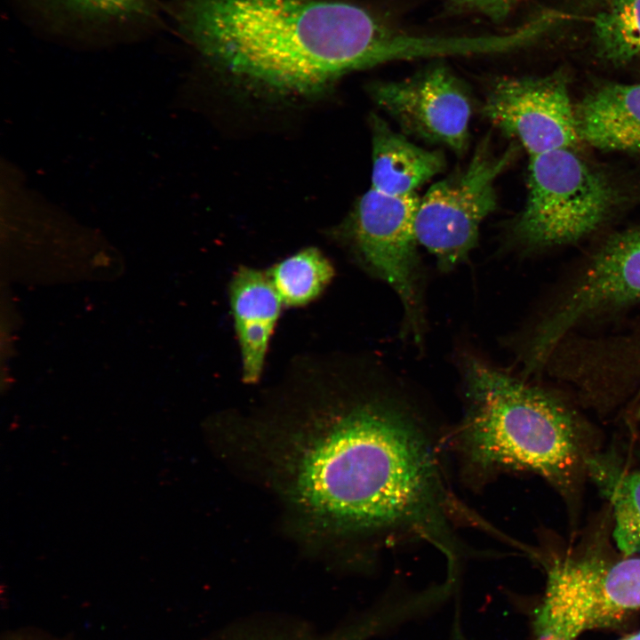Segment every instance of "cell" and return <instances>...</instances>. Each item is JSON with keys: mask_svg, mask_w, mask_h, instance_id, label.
I'll use <instances>...</instances> for the list:
<instances>
[{"mask_svg": "<svg viewBox=\"0 0 640 640\" xmlns=\"http://www.w3.org/2000/svg\"><path fill=\"white\" fill-rule=\"evenodd\" d=\"M639 302L640 225L606 238L537 323L524 348V372L540 369L573 327Z\"/></svg>", "mask_w": 640, "mask_h": 640, "instance_id": "obj_7", "label": "cell"}, {"mask_svg": "<svg viewBox=\"0 0 640 640\" xmlns=\"http://www.w3.org/2000/svg\"><path fill=\"white\" fill-rule=\"evenodd\" d=\"M417 194L393 196L370 188L344 223L347 237L364 265L396 292L404 331L420 342L425 329L415 216Z\"/></svg>", "mask_w": 640, "mask_h": 640, "instance_id": "obj_8", "label": "cell"}, {"mask_svg": "<svg viewBox=\"0 0 640 640\" xmlns=\"http://www.w3.org/2000/svg\"><path fill=\"white\" fill-rule=\"evenodd\" d=\"M179 36L240 81L282 95H310L352 71L420 60L421 35L347 3L171 0Z\"/></svg>", "mask_w": 640, "mask_h": 640, "instance_id": "obj_2", "label": "cell"}, {"mask_svg": "<svg viewBox=\"0 0 640 640\" xmlns=\"http://www.w3.org/2000/svg\"><path fill=\"white\" fill-rule=\"evenodd\" d=\"M597 55L611 64L640 58V0H605L593 20Z\"/></svg>", "mask_w": 640, "mask_h": 640, "instance_id": "obj_15", "label": "cell"}, {"mask_svg": "<svg viewBox=\"0 0 640 640\" xmlns=\"http://www.w3.org/2000/svg\"><path fill=\"white\" fill-rule=\"evenodd\" d=\"M637 640H640V631L637 632Z\"/></svg>", "mask_w": 640, "mask_h": 640, "instance_id": "obj_22", "label": "cell"}, {"mask_svg": "<svg viewBox=\"0 0 640 640\" xmlns=\"http://www.w3.org/2000/svg\"><path fill=\"white\" fill-rule=\"evenodd\" d=\"M229 298L241 349L242 377L254 383L261 375L283 302L267 272L247 267L235 273Z\"/></svg>", "mask_w": 640, "mask_h": 640, "instance_id": "obj_13", "label": "cell"}, {"mask_svg": "<svg viewBox=\"0 0 640 640\" xmlns=\"http://www.w3.org/2000/svg\"><path fill=\"white\" fill-rule=\"evenodd\" d=\"M636 415L640 419V406L637 409Z\"/></svg>", "mask_w": 640, "mask_h": 640, "instance_id": "obj_21", "label": "cell"}, {"mask_svg": "<svg viewBox=\"0 0 640 640\" xmlns=\"http://www.w3.org/2000/svg\"><path fill=\"white\" fill-rule=\"evenodd\" d=\"M622 201L617 184L572 148L530 156L526 201L508 228L509 241L525 252L578 242Z\"/></svg>", "mask_w": 640, "mask_h": 640, "instance_id": "obj_4", "label": "cell"}, {"mask_svg": "<svg viewBox=\"0 0 640 640\" xmlns=\"http://www.w3.org/2000/svg\"><path fill=\"white\" fill-rule=\"evenodd\" d=\"M380 631L374 615L365 612L327 633L313 632L298 623L268 619L228 627L212 640H368Z\"/></svg>", "mask_w": 640, "mask_h": 640, "instance_id": "obj_16", "label": "cell"}, {"mask_svg": "<svg viewBox=\"0 0 640 640\" xmlns=\"http://www.w3.org/2000/svg\"><path fill=\"white\" fill-rule=\"evenodd\" d=\"M545 591L534 640H577L640 611V557L566 551L545 562Z\"/></svg>", "mask_w": 640, "mask_h": 640, "instance_id": "obj_5", "label": "cell"}, {"mask_svg": "<svg viewBox=\"0 0 640 640\" xmlns=\"http://www.w3.org/2000/svg\"><path fill=\"white\" fill-rule=\"evenodd\" d=\"M276 467L289 501L308 522L378 547L424 541L447 566L468 548L463 525L478 526L448 477L447 434L393 391L354 397L285 431Z\"/></svg>", "mask_w": 640, "mask_h": 640, "instance_id": "obj_1", "label": "cell"}, {"mask_svg": "<svg viewBox=\"0 0 640 640\" xmlns=\"http://www.w3.org/2000/svg\"><path fill=\"white\" fill-rule=\"evenodd\" d=\"M370 126L372 188L393 196L413 195L445 169L446 160L441 151L414 144L378 115L371 116Z\"/></svg>", "mask_w": 640, "mask_h": 640, "instance_id": "obj_14", "label": "cell"}, {"mask_svg": "<svg viewBox=\"0 0 640 640\" xmlns=\"http://www.w3.org/2000/svg\"><path fill=\"white\" fill-rule=\"evenodd\" d=\"M515 156L514 145L498 154L486 137L462 169L433 184L420 198L418 243L435 256L441 271L463 263L476 246L483 221L497 206L495 183Z\"/></svg>", "mask_w": 640, "mask_h": 640, "instance_id": "obj_6", "label": "cell"}, {"mask_svg": "<svg viewBox=\"0 0 640 640\" xmlns=\"http://www.w3.org/2000/svg\"><path fill=\"white\" fill-rule=\"evenodd\" d=\"M464 409L447 433L468 486L505 473L527 472L558 487L585 461L582 422L559 396L484 360L460 362Z\"/></svg>", "mask_w": 640, "mask_h": 640, "instance_id": "obj_3", "label": "cell"}, {"mask_svg": "<svg viewBox=\"0 0 640 640\" xmlns=\"http://www.w3.org/2000/svg\"><path fill=\"white\" fill-rule=\"evenodd\" d=\"M267 274L285 306L305 305L332 280V263L316 248H307L274 265Z\"/></svg>", "mask_w": 640, "mask_h": 640, "instance_id": "obj_17", "label": "cell"}, {"mask_svg": "<svg viewBox=\"0 0 640 640\" xmlns=\"http://www.w3.org/2000/svg\"><path fill=\"white\" fill-rule=\"evenodd\" d=\"M580 142L640 154V84L604 83L574 104Z\"/></svg>", "mask_w": 640, "mask_h": 640, "instance_id": "obj_12", "label": "cell"}, {"mask_svg": "<svg viewBox=\"0 0 640 640\" xmlns=\"http://www.w3.org/2000/svg\"><path fill=\"white\" fill-rule=\"evenodd\" d=\"M520 0H450L454 12H475L494 22L503 21Z\"/></svg>", "mask_w": 640, "mask_h": 640, "instance_id": "obj_19", "label": "cell"}, {"mask_svg": "<svg viewBox=\"0 0 640 640\" xmlns=\"http://www.w3.org/2000/svg\"><path fill=\"white\" fill-rule=\"evenodd\" d=\"M1 640H72L43 630L22 628L5 633Z\"/></svg>", "mask_w": 640, "mask_h": 640, "instance_id": "obj_20", "label": "cell"}, {"mask_svg": "<svg viewBox=\"0 0 640 640\" xmlns=\"http://www.w3.org/2000/svg\"><path fill=\"white\" fill-rule=\"evenodd\" d=\"M37 33L81 45L135 42L164 28L163 0H9Z\"/></svg>", "mask_w": 640, "mask_h": 640, "instance_id": "obj_11", "label": "cell"}, {"mask_svg": "<svg viewBox=\"0 0 640 640\" xmlns=\"http://www.w3.org/2000/svg\"><path fill=\"white\" fill-rule=\"evenodd\" d=\"M369 92L404 134L457 155L466 152L472 101L463 82L442 62L404 79L376 82Z\"/></svg>", "mask_w": 640, "mask_h": 640, "instance_id": "obj_10", "label": "cell"}, {"mask_svg": "<svg viewBox=\"0 0 640 640\" xmlns=\"http://www.w3.org/2000/svg\"><path fill=\"white\" fill-rule=\"evenodd\" d=\"M607 476L600 482L612 508L616 547L623 556L640 555V471Z\"/></svg>", "mask_w": 640, "mask_h": 640, "instance_id": "obj_18", "label": "cell"}, {"mask_svg": "<svg viewBox=\"0 0 640 640\" xmlns=\"http://www.w3.org/2000/svg\"><path fill=\"white\" fill-rule=\"evenodd\" d=\"M482 114L521 145L529 156L580 142L566 75L497 77L489 85Z\"/></svg>", "mask_w": 640, "mask_h": 640, "instance_id": "obj_9", "label": "cell"}]
</instances>
